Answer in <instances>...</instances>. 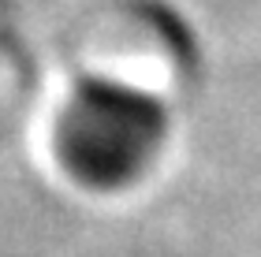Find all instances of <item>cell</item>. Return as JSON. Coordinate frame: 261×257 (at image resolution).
Listing matches in <instances>:
<instances>
[{
	"instance_id": "6da1fadb",
	"label": "cell",
	"mask_w": 261,
	"mask_h": 257,
	"mask_svg": "<svg viewBox=\"0 0 261 257\" xmlns=\"http://www.w3.org/2000/svg\"><path fill=\"white\" fill-rule=\"evenodd\" d=\"M164 138V108L135 86L90 78L75 90L56 127L64 168L86 186H123L153 160Z\"/></svg>"
}]
</instances>
